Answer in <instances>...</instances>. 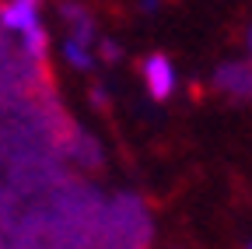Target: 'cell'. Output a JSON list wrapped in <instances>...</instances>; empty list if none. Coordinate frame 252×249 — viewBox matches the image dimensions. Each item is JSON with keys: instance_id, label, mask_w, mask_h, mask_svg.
<instances>
[{"instance_id": "obj_1", "label": "cell", "mask_w": 252, "mask_h": 249, "mask_svg": "<svg viewBox=\"0 0 252 249\" xmlns=\"http://www.w3.org/2000/svg\"><path fill=\"white\" fill-rule=\"evenodd\" d=\"M0 25L7 28L11 36H18L21 49L32 60H42L49 49V32L42 21V0H7L0 7Z\"/></svg>"}, {"instance_id": "obj_2", "label": "cell", "mask_w": 252, "mask_h": 249, "mask_svg": "<svg viewBox=\"0 0 252 249\" xmlns=\"http://www.w3.org/2000/svg\"><path fill=\"white\" fill-rule=\"evenodd\" d=\"M140 81L147 88V95L154 102H168L179 88V74H175V64L165 56V53H151L140 67Z\"/></svg>"}, {"instance_id": "obj_3", "label": "cell", "mask_w": 252, "mask_h": 249, "mask_svg": "<svg viewBox=\"0 0 252 249\" xmlns=\"http://www.w3.org/2000/svg\"><path fill=\"white\" fill-rule=\"evenodd\" d=\"M60 53H63V60L74 67V71H91L94 67V49H91V42H84V39H77V36H67L60 42Z\"/></svg>"}, {"instance_id": "obj_4", "label": "cell", "mask_w": 252, "mask_h": 249, "mask_svg": "<svg viewBox=\"0 0 252 249\" xmlns=\"http://www.w3.org/2000/svg\"><path fill=\"white\" fill-rule=\"evenodd\" d=\"M217 81L224 84L228 91H238V95H252V77H249V67H228L220 71Z\"/></svg>"}, {"instance_id": "obj_5", "label": "cell", "mask_w": 252, "mask_h": 249, "mask_svg": "<svg viewBox=\"0 0 252 249\" xmlns=\"http://www.w3.org/2000/svg\"><path fill=\"white\" fill-rule=\"evenodd\" d=\"M140 7H144L147 14H154V11H158V0H140Z\"/></svg>"}, {"instance_id": "obj_6", "label": "cell", "mask_w": 252, "mask_h": 249, "mask_svg": "<svg viewBox=\"0 0 252 249\" xmlns=\"http://www.w3.org/2000/svg\"><path fill=\"white\" fill-rule=\"evenodd\" d=\"M249 49H252V25H249Z\"/></svg>"}, {"instance_id": "obj_7", "label": "cell", "mask_w": 252, "mask_h": 249, "mask_svg": "<svg viewBox=\"0 0 252 249\" xmlns=\"http://www.w3.org/2000/svg\"><path fill=\"white\" fill-rule=\"evenodd\" d=\"M249 249H252V242H249Z\"/></svg>"}]
</instances>
